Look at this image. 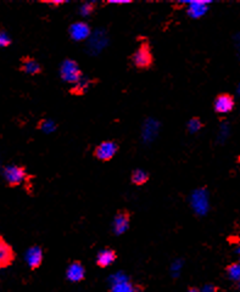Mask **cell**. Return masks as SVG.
Listing matches in <instances>:
<instances>
[{"mask_svg": "<svg viewBox=\"0 0 240 292\" xmlns=\"http://www.w3.org/2000/svg\"><path fill=\"white\" fill-rule=\"evenodd\" d=\"M4 178L11 187L22 184L26 179V169L20 166H7L4 169Z\"/></svg>", "mask_w": 240, "mask_h": 292, "instance_id": "5", "label": "cell"}, {"mask_svg": "<svg viewBox=\"0 0 240 292\" xmlns=\"http://www.w3.org/2000/svg\"><path fill=\"white\" fill-rule=\"evenodd\" d=\"M68 34H70L71 39L75 42H83L88 39L91 34V29L88 23L80 21L76 23L71 24L68 28Z\"/></svg>", "mask_w": 240, "mask_h": 292, "instance_id": "7", "label": "cell"}, {"mask_svg": "<svg viewBox=\"0 0 240 292\" xmlns=\"http://www.w3.org/2000/svg\"><path fill=\"white\" fill-rule=\"evenodd\" d=\"M108 43V38L105 37L104 32H96L93 37L91 41L89 42V49L93 51V54L98 53V51L103 50V48L105 46V44Z\"/></svg>", "mask_w": 240, "mask_h": 292, "instance_id": "14", "label": "cell"}, {"mask_svg": "<svg viewBox=\"0 0 240 292\" xmlns=\"http://www.w3.org/2000/svg\"><path fill=\"white\" fill-rule=\"evenodd\" d=\"M11 43V38L9 34L4 31H0V48H6Z\"/></svg>", "mask_w": 240, "mask_h": 292, "instance_id": "24", "label": "cell"}, {"mask_svg": "<svg viewBox=\"0 0 240 292\" xmlns=\"http://www.w3.org/2000/svg\"><path fill=\"white\" fill-rule=\"evenodd\" d=\"M127 280V278H126V275H123L122 273H117L115 274V275L111 278V281H112V285L113 284H118V283H122V281H126Z\"/></svg>", "mask_w": 240, "mask_h": 292, "instance_id": "25", "label": "cell"}, {"mask_svg": "<svg viewBox=\"0 0 240 292\" xmlns=\"http://www.w3.org/2000/svg\"><path fill=\"white\" fill-rule=\"evenodd\" d=\"M26 262L31 268H37L41 266L42 261H43V251L41 247L33 246L31 249L27 250L26 252Z\"/></svg>", "mask_w": 240, "mask_h": 292, "instance_id": "11", "label": "cell"}, {"mask_svg": "<svg viewBox=\"0 0 240 292\" xmlns=\"http://www.w3.org/2000/svg\"><path fill=\"white\" fill-rule=\"evenodd\" d=\"M56 127H58L56 123L54 122L53 120H49V118H44V120H42L38 125L39 129H41L43 133H45V134H50V133L55 132Z\"/></svg>", "mask_w": 240, "mask_h": 292, "instance_id": "19", "label": "cell"}, {"mask_svg": "<svg viewBox=\"0 0 240 292\" xmlns=\"http://www.w3.org/2000/svg\"><path fill=\"white\" fill-rule=\"evenodd\" d=\"M84 274H86V271H84V267L82 266L80 262H73V263L70 264V267L66 271V276L70 281L72 283H78L82 279L84 278Z\"/></svg>", "mask_w": 240, "mask_h": 292, "instance_id": "12", "label": "cell"}, {"mask_svg": "<svg viewBox=\"0 0 240 292\" xmlns=\"http://www.w3.org/2000/svg\"><path fill=\"white\" fill-rule=\"evenodd\" d=\"M112 292H134V288L132 286V284L128 283V280H126L122 283L113 284Z\"/></svg>", "mask_w": 240, "mask_h": 292, "instance_id": "21", "label": "cell"}, {"mask_svg": "<svg viewBox=\"0 0 240 292\" xmlns=\"http://www.w3.org/2000/svg\"><path fill=\"white\" fill-rule=\"evenodd\" d=\"M94 10H95V4H94V2H84L80 7V14L81 16L87 17L93 14Z\"/></svg>", "mask_w": 240, "mask_h": 292, "instance_id": "23", "label": "cell"}, {"mask_svg": "<svg viewBox=\"0 0 240 292\" xmlns=\"http://www.w3.org/2000/svg\"><path fill=\"white\" fill-rule=\"evenodd\" d=\"M200 292H215V288L212 285H205Z\"/></svg>", "mask_w": 240, "mask_h": 292, "instance_id": "27", "label": "cell"}, {"mask_svg": "<svg viewBox=\"0 0 240 292\" xmlns=\"http://www.w3.org/2000/svg\"><path fill=\"white\" fill-rule=\"evenodd\" d=\"M228 278L233 281H239L240 279V266L238 263H233L227 268Z\"/></svg>", "mask_w": 240, "mask_h": 292, "instance_id": "22", "label": "cell"}, {"mask_svg": "<svg viewBox=\"0 0 240 292\" xmlns=\"http://www.w3.org/2000/svg\"><path fill=\"white\" fill-rule=\"evenodd\" d=\"M132 61H133V65H134L135 67L142 68V70L149 68L150 66L153 65V61H154L152 49H150L149 44L148 43L140 44V46L137 49V51L133 54Z\"/></svg>", "mask_w": 240, "mask_h": 292, "instance_id": "3", "label": "cell"}, {"mask_svg": "<svg viewBox=\"0 0 240 292\" xmlns=\"http://www.w3.org/2000/svg\"><path fill=\"white\" fill-rule=\"evenodd\" d=\"M118 151V145L116 144L115 142H111V140H106V142L100 143L95 147V151H94V156L98 158L99 161H103V162H108V161H111L116 156Z\"/></svg>", "mask_w": 240, "mask_h": 292, "instance_id": "4", "label": "cell"}, {"mask_svg": "<svg viewBox=\"0 0 240 292\" xmlns=\"http://www.w3.org/2000/svg\"><path fill=\"white\" fill-rule=\"evenodd\" d=\"M131 180L134 185H144L149 180V174L143 169H135L131 175Z\"/></svg>", "mask_w": 240, "mask_h": 292, "instance_id": "17", "label": "cell"}, {"mask_svg": "<svg viewBox=\"0 0 240 292\" xmlns=\"http://www.w3.org/2000/svg\"><path fill=\"white\" fill-rule=\"evenodd\" d=\"M111 4H128V0H122V1H121V0H111Z\"/></svg>", "mask_w": 240, "mask_h": 292, "instance_id": "28", "label": "cell"}, {"mask_svg": "<svg viewBox=\"0 0 240 292\" xmlns=\"http://www.w3.org/2000/svg\"><path fill=\"white\" fill-rule=\"evenodd\" d=\"M188 292H200V291L196 290V289H190V290L188 291Z\"/></svg>", "mask_w": 240, "mask_h": 292, "instance_id": "29", "label": "cell"}, {"mask_svg": "<svg viewBox=\"0 0 240 292\" xmlns=\"http://www.w3.org/2000/svg\"><path fill=\"white\" fill-rule=\"evenodd\" d=\"M180 269H182V262H175V263L172 264V267H171V271H172V273L175 274V275H177V274L179 273Z\"/></svg>", "mask_w": 240, "mask_h": 292, "instance_id": "26", "label": "cell"}, {"mask_svg": "<svg viewBox=\"0 0 240 292\" xmlns=\"http://www.w3.org/2000/svg\"><path fill=\"white\" fill-rule=\"evenodd\" d=\"M116 259V253L112 250L105 249L103 251L99 252L98 257H96V262L100 267H109L112 264Z\"/></svg>", "mask_w": 240, "mask_h": 292, "instance_id": "15", "label": "cell"}, {"mask_svg": "<svg viewBox=\"0 0 240 292\" xmlns=\"http://www.w3.org/2000/svg\"><path fill=\"white\" fill-rule=\"evenodd\" d=\"M21 70L24 73L29 74V76H36L42 72V66L36 59L33 58H24L22 59V67Z\"/></svg>", "mask_w": 240, "mask_h": 292, "instance_id": "13", "label": "cell"}, {"mask_svg": "<svg viewBox=\"0 0 240 292\" xmlns=\"http://www.w3.org/2000/svg\"><path fill=\"white\" fill-rule=\"evenodd\" d=\"M131 216L127 211H120L113 218V231L116 235H122L130 228Z\"/></svg>", "mask_w": 240, "mask_h": 292, "instance_id": "9", "label": "cell"}, {"mask_svg": "<svg viewBox=\"0 0 240 292\" xmlns=\"http://www.w3.org/2000/svg\"><path fill=\"white\" fill-rule=\"evenodd\" d=\"M202 127H204V123L201 122V120H200L199 117H193L187 125L188 132L192 133V134H195V133L200 132Z\"/></svg>", "mask_w": 240, "mask_h": 292, "instance_id": "20", "label": "cell"}, {"mask_svg": "<svg viewBox=\"0 0 240 292\" xmlns=\"http://www.w3.org/2000/svg\"><path fill=\"white\" fill-rule=\"evenodd\" d=\"M60 77L64 82L75 85L82 78V72L78 63L71 59L64 61L60 66Z\"/></svg>", "mask_w": 240, "mask_h": 292, "instance_id": "2", "label": "cell"}, {"mask_svg": "<svg viewBox=\"0 0 240 292\" xmlns=\"http://www.w3.org/2000/svg\"><path fill=\"white\" fill-rule=\"evenodd\" d=\"M160 132V122L154 120V118H149L143 125V132L142 137L144 143H152L156 139Z\"/></svg>", "mask_w": 240, "mask_h": 292, "instance_id": "8", "label": "cell"}, {"mask_svg": "<svg viewBox=\"0 0 240 292\" xmlns=\"http://www.w3.org/2000/svg\"><path fill=\"white\" fill-rule=\"evenodd\" d=\"M12 258V253L10 247L5 244L2 240H0V266H6Z\"/></svg>", "mask_w": 240, "mask_h": 292, "instance_id": "16", "label": "cell"}, {"mask_svg": "<svg viewBox=\"0 0 240 292\" xmlns=\"http://www.w3.org/2000/svg\"><path fill=\"white\" fill-rule=\"evenodd\" d=\"M190 207L197 216H206L210 209L209 192L205 188H199L192 192L189 197Z\"/></svg>", "mask_w": 240, "mask_h": 292, "instance_id": "1", "label": "cell"}, {"mask_svg": "<svg viewBox=\"0 0 240 292\" xmlns=\"http://www.w3.org/2000/svg\"><path fill=\"white\" fill-rule=\"evenodd\" d=\"M234 106H236V103H234V98L231 94H219V95L215 99L214 108L219 115H226V113L232 112Z\"/></svg>", "mask_w": 240, "mask_h": 292, "instance_id": "6", "label": "cell"}, {"mask_svg": "<svg viewBox=\"0 0 240 292\" xmlns=\"http://www.w3.org/2000/svg\"><path fill=\"white\" fill-rule=\"evenodd\" d=\"M187 4V14L192 19H200L209 10V1H197V0H195V1H188Z\"/></svg>", "mask_w": 240, "mask_h": 292, "instance_id": "10", "label": "cell"}, {"mask_svg": "<svg viewBox=\"0 0 240 292\" xmlns=\"http://www.w3.org/2000/svg\"><path fill=\"white\" fill-rule=\"evenodd\" d=\"M91 82L89 81L88 78H81L80 81L77 82V83L73 85L72 90H71V93L72 94H76V95H82V94H84L87 91V89H89V86H90Z\"/></svg>", "mask_w": 240, "mask_h": 292, "instance_id": "18", "label": "cell"}]
</instances>
